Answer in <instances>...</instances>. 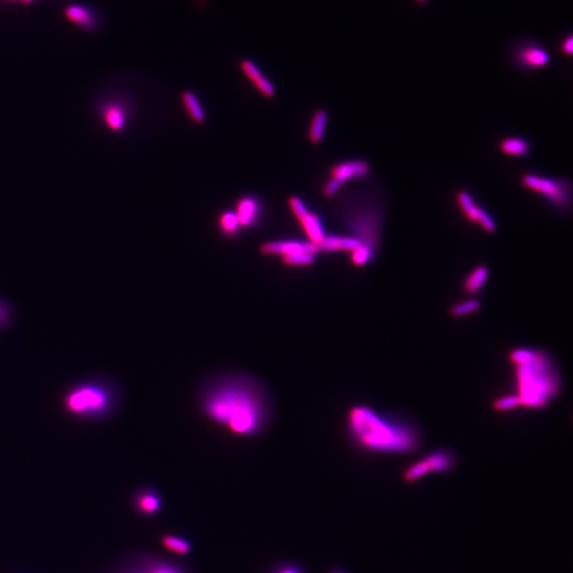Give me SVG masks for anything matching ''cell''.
Here are the masks:
<instances>
[{"instance_id": "18", "label": "cell", "mask_w": 573, "mask_h": 573, "mask_svg": "<svg viewBox=\"0 0 573 573\" xmlns=\"http://www.w3.org/2000/svg\"><path fill=\"white\" fill-rule=\"evenodd\" d=\"M499 150L504 156H512V158H523L527 156L531 151V146L529 141L521 137H506L499 142Z\"/></svg>"}, {"instance_id": "33", "label": "cell", "mask_w": 573, "mask_h": 573, "mask_svg": "<svg viewBox=\"0 0 573 573\" xmlns=\"http://www.w3.org/2000/svg\"><path fill=\"white\" fill-rule=\"evenodd\" d=\"M279 573H298V571L294 570V569L288 568V569H284V570L280 571Z\"/></svg>"}, {"instance_id": "21", "label": "cell", "mask_w": 573, "mask_h": 573, "mask_svg": "<svg viewBox=\"0 0 573 573\" xmlns=\"http://www.w3.org/2000/svg\"><path fill=\"white\" fill-rule=\"evenodd\" d=\"M282 263L289 267H309L315 261V255L309 252H298L282 256Z\"/></svg>"}, {"instance_id": "8", "label": "cell", "mask_w": 573, "mask_h": 573, "mask_svg": "<svg viewBox=\"0 0 573 573\" xmlns=\"http://www.w3.org/2000/svg\"><path fill=\"white\" fill-rule=\"evenodd\" d=\"M370 172V164L364 160L340 163L331 169V179L324 185L322 193L324 197L333 198L347 181L368 177Z\"/></svg>"}, {"instance_id": "28", "label": "cell", "mask_w": 573, "mask_h": 573, "mask_svg": "<svg viewBox=\"0 0 573 573\" xmlns=\"http://www.w3.org/2000/svg\"><path fill=\"white\" fill-rule=\"evenodd\" d=\"M14 317V309L11 303L0 298V331L8 329Z\"/></svg>"}, {"instance_id": "31", "label": "cell", "mask_w": 573, "mask_h": 573, "mask_svg": "<svg viewBox=\"0 0 573 573\" xmlns=\"http://www.w3.org/2000/svg\"><path fill=\"white\" fill-rule=\"evenodd\" d=\"M560 50L564 55H571L573 51V38L572 35H568L560 44Z\"/></svg>"}, {"instance_id": "11", "label": "cell", "mask_w": 573, "mask_h": 573, "mask_svg": "<svg viewBox=\"0 0 573 573\" xmlns=\"http://www.w3.org/2000/svg\"><path fill=\"white\" fill-rule=\"evenodd\" d=\"M514 62L523 69H537L549 65L551 61L549 51L545 47L533 42L523 43L515 49Z\"/></svg>"}, {"instance_id": "15", "label": "cell", "mask_w": 573, "mask_h": 573, "mask_svg": "<svg viewBox=\"0 0 573 573\" xmlns=\"http://www.w3.org/2000/svg\"><path fill=\"white\" fill-rule=\"evenodd\" d=\"M238 219L239 226H251L255 223L259 214V203L253 198H243L237 205L235 212Z\"/></svg>"}, {"instance_id": "27", "label": "cell", "mask_w": 573, "mask_h": 573, "mask_svg": "<svg viewBox=\"0 0 573 573\" xmlns=\"http://www.w3.org/2000/svg\"><path fill=\"white\" fill-rule=\"evenodd\" d=\"M220 226L226 235H235L239 228V222L235 212H223L220 217Z\"/></svg>"}, {"instance_id": "19", "label": "cell", "mask_w": 573, "mask_h": 573, "mask_svg": "<svg viewBox=\"0 0 573 573\" xmlns=\"http://www.w3.org/2000/svg\"><path fill=\"white\" fill-rule=\"evenodd\" d=\"M327 123H329V113L327 111L319 109L315 111L311 120L310 129H309L308 137L310 142L315 145L321 144L324 138L326 132Z\"/></svg>"}, {"instance_id": "10", "label": "cell", "mask_w": 573, "mask_h": 573, "mask_svg": "<svg viewBox=\"0 0 573 573\" xmlns=\"http://www.w3.org/2000/svg\"><path fill=\"white\" fill-rule=\"evenodd\" d=\"M289 207L294 212L296 219L302 224L305 233L308 236L310 242L317 243L321 242L326 236L325 234L323 224H322L321 219H319L317 214L309 212L305 206L304 202L296 195H292L289 198Z\"/></svg>"}, {"instance_id": "14", "label": "cell", "mask_w": 573, "mask_h": 573, "mask_svg": "<svg viewBox=\"0 0 573 573\" xmlns=\"http://www.w3.org/2000/svg\"><path fill=\"white\" fill-rule=\"evenodd\" d=\"M361 245L358 239L352 236H336L326 235L321 242L317 243L319 252H354Z\"/></svg>"}, {"instance_id": "13", "label": "cell", "mask_w": 573, "mask_h": 573, "mask_svg": "<svg viewBox=\"0 0 573 573\" xmlns=\"http://www.w3.org/2000/svg\"><path fill=\"white\" fill-rule=\"evenodd\" d=\"M261 252L265 255H279V256H286V255L294 254L298 252H309L317 255L319 252V247L315 243L307 241V242H301V241H272V242H265L261 245Z\"/></svg>"}, {"instance_id": "35", "label": "cell", "mask_w": 573, "mask_h": 573, "mask_svg": "<svg viewBox=\"0 0 573 573\" xmlns=\"http://www.w3.org/2000/svg\"><path fill=\"white\" fill-rule=\"evenodd\" d=\"M25 4H30L32 3L33 0H22Z\"/></svg>"}, {"instance_id": "29", "label": "cell", "mask_w": 573, "mask_h": 573, "mask_svg": "<svg viewBox=\"0 0 573 573\" xmlns=\"http://www.w3.org/2000/svg\"><path fill=\"white\" fill-rule=\"evenodd\" d=\"M241 69L243 70L244 75L247 76L251 81H253V83L263 77L258 67H257L253 62L247 61V60L241 62Z\"/></svg>"}, {"instance_id": "12", "label": "cell", "mask_w": 573, "mask_h": 573, "mask_svg": "<svg viewBox=\"0 0 573 573\" xmlns=\"http://www.w3.org/2000/svg\"><path fill=\"white\" fill-rule=\"evenodd\" d=\"M99 115L105 127L112 132H121L127 125L129 110L121 100L105 101L99 107Z\"/></svg>"}, {"instance_id": "32", "label": "cell", "mask_w": 573, "mask_h": 573, "mask_svg": "<svg viewBox=\"0 0 573 573\" xmlns=\"http://www.w3.org/2000/svg\"><path fill=\"white\" fill-rule=\"evenodd\" d=\"M150 573H180L177 569L172 568V567L168 566H160L156 567V569L151 571Z\"/></svg>"}, {"instance_id": "9", "label": "cell", "mask_w": 573, "mask_h": 573, "mask_svg": "<svg viewBox=\"0 0 573 573\" xmlns=\"http://www.w3.org/2000/svg\"><path fill=\"white\" fill-rule=\"evenodd\" d=\"M455 200L462 214L469 222L477 224L485 233L492 234L496 232V222L484 208L476 203L471 193L467 191H460L455 195Z\"/></svg>"}, {"instance_id": "30", "label": "cell", "mask_w": 573, "mask_h": 573, "mask_svg": "<svg viewBox=\"0 0 573 573\" xmlns=\"http://www.w3.org/2000/svg\"><path fill=\"white\" fill-rule=\"evenodd\" d=\"M254 84L257 90L267 98H272V97L275 96V88H274L273 84L265 78L261 77V79L255 81Z\"/></svg>"}, {"instance_id": "26", "label": "cell", "mask_w": 573, "mask_h": 573, "mask_svg": "<svg viewBox=\"0 0 573 573\" xmlns=\"http://www.w3.org/2000/svg\"><path fill=\"white\" fill-rule=\"evenodd\" d=\"M138 506L142 512L148 513V514L156 513L160 509V498L152 492H146L138 499Z\"/></svg>"}, {"instance_id": "5", "label": "cell", "mask_w": 573, "mask_h": 573, "mask_svg": "<svg viewBox=\"0 0 573 573\" xmlns=\"http://www.w3.org/2000/svg\"><path fill=\"white\" fill-rule=\"evenodd\" d=\"M342 210L344 221L354 234L352 237L377 254L382 238L383 224L382 208L378 202L366 198H352Z\"/></svg>"}, {"instance_id": "7", "label": "cell", "mask_w": 573, "mask_h": 573, "mask_svg": "<svg viewBox=\"0 0 573 573\" xmlns=\"http://www.w3.org/2000/svg\"><path fill=\"white\" fill-rule=\"evenodd\" d=\"M457 457L453 451L449 449H439L411 464L403 471V478L406 482L413 483L432 474H446L453 471Z\"/></svg>"}, {"instance_id": "2", "label": "cell", "mask_w": 573, "mask_h": 573, "mask_svg": "<svg viewBox=\"0 0 573 573\" xmlns=\"http://www.w3.org/2000/svg\"><path fill=\"white\" fill-rule=\"evenodd\" d=\"M347 428L352 440L364 450L387 455H408L420 445L415 427L383 417L366 406L348 412Z\"/></svg>"}, {"instance_id": "34", "label": "cell", "mask_w": 573, "mask_h": 573, "mask_svg": "<svg viewBox=\"0 0 573 573\" xmlns=\"http://www.w3.org/2000/svg\"><path fill=\"white\" fill-rule=\"evenodd\" d=\"M415 1L416 3L420 4V5H426L429 0H415Z\"/></svg>"}, {"instance_id": "6", "label": "cell", "mask_w": 573, "mask_h": 573, "mask_svg": "<svg viewBox=\"0 0 573 573\" xmlns=\"http://www.w3.org/2000/svg\"><path fill=\"white\" fill-rule=\"evenodd\" d=\"M521 185L533 193H539L556 209L562 212H569L572 204V185L565 179L525 173L520 177Z\"/></svg>"}, {"instance_id": "1", "label": "cell", "mask_w": 573, "mask_h": 573, "mask_svg": "<svg viewBox=\"0 0 573 573\" xmlns=\"http://www.w3.org/2000/svg\"><path fill=\"white\" fill-rule=\"evenodd\" d=\"M202 411L214 424L239 436H256L267 429L272 403L267 389L249 375L217 377L204 387Z\"/></svg>"}, {"instance_id": "22", "label": "cell", "mask_w": 573, "mask_h": 573, "mask_svg": "<svg viewBox=\"0 0 573 573\" xmlns=\"http://www.w3.org/2000/svg\"><path fill=\"white\" fill-rule=\"evenodd\" d=\"M481 303L477 300H469L465 302L457 303L450 308V315L453 317H463L479 311Z\"/></svg>"}, {"instance_id": "25", "label": "cell", "mask_w": 573, "mask_h": 573, "mask_svg": "<svg viewBox=\"0 0 573 573\" xmlns=\"http://www.w3.org/2000/svg\"><path fill=\"white\" fill-rule=\"evenodd\" d=\"M375 255L376 254L373 252L372 249L364 245H360L358 249H354V252L350 253V259H352V265L356 267H364L374 259Z\"/></svg>"}, {"instance_id": "24", "label": "cell", "mask_w": 573, "mask_h": 573, "mask_svg": "<svg viewBox=\"0 0 573 573\" xmlns=\"http://www.w3.org/2000/svg\"><path fill=\"white\" fill-rule=\"evenodd\" d=\"M163 545L166 549L177 554H187L191 550V546L185 539L177 536H166L163 539Z\"/></svg>"}, {"instance_id": "17", "label": "cell", "mask_w": 573, "mask_h": 573, "mask_svg": "<svg viewBox=\"0 0 573 573\" xmlns=\"http://www.w3.org/2000/svg\"><path fill=\"white\" fill-rule=\"evenodd\" d=\"M488 277H490V268L484 265H477L464 280V291L469 294H477L483 289Z\"/></svg>"}, {"instance_id": "23", "label": "cell", "mask_w": 573, "mask_h": 573, "mask_svg": "<svg viewBox=\"0 0 573 573\" xmlns=\"http://www.w3.org/2000/svg\"><path fill=\"white\" fill-rule=\"evenodd\" d=\"M521 407L520 401L516 394H509L498 397L492 401V408L497 412H509Z\"/></svg>"}, {"instance_id": "3", "label": "cell", "mask_w": 573, "mask_h": 573, "mask_svg": "<svg viewBox=\"0 0 573 573\" xmlns=\"http://www.w3.org/2000/svg\"><path fill=\"white\" fill-rule=\"evenodd\" d=\"M123 405V389L106 375H92L68 387L61 397L62 410L82 422H104L114 417Z\"/></svg>"}, {"instance_id": "20", "label": "cell", "mask_w": 573, "mask_h": 573, "mask_svg": "<svg viewBox=\"0 0 573 573\" xmlns=\"http://www.w3.org/2000/svg\"><path fill=\"white\" fill-rule=\"evenodd\" d=\"M182 101L191 118L197 125H202L206 119L205 112H204L201 103L198 100L197 96L193 92L186 90L182 94Z\"/></svg>"}, {"instance_id": "4", "label": "cell", "mask_w": 573, "mask_h": 573, "mask_svg": "<svg viewBox=\"0 0 573 573\" xmlns=\"http://www.w3.org/2000/svg\"><path fill=\"white\" fill-rule=\"evenodd\" d=\"M517 393L521 407L541 409L560 393V377L547 352L535 350L533 358L515 366Z\"/></svg>"}, {"instance_id": "36", "label": "cell", "mask_w": 573, "mask_h": 573, "mask_svg": "<svg viewBox=\"0 0 573 573\" xmlns=\"http://www.w3.org/2000/svg\"><path fill=\"white\" fill-rule=\"evenodd\" d=\"M336 573H342V572H336Z\"/></svg>"}, {"instance_id": "16", "label": "cell", "mask_w": 573, "mask_h": 573, "mask_svg": "<svg viewBox=\"0 0 573 573\" xmlns=\"http://www.w3.org/2000/svg\"><path fill=\"white\" fill-rule=\"evenodd\" d=\"M65 16L74 24L84 29H94L97 26L95 14L85 6L71 5L65 9Z\"/></svg>"}]
</instances>
